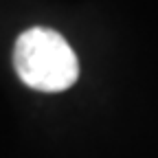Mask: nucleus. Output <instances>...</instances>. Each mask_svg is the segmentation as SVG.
Returning a JSON list of instances; mask_svg holds the SVG:
<instances>
[{
    "mask_svg": "<svg viewBox=\"0 0 158 158\" xmlns=\"http://www.w3.org/2000/svg\"><path fill=\"white\" fill-rule=\"evenodd\" d=\"M13 68L22 84L33 90L62 92L77 81L79 59L64 35L46 27H33L15 40Z\"/></svg>",
    "mask_w": 158,
    "mask_h": 158,
    "instance_id": "obj_1",
    "label": "nucleus"
}]
</instances>
